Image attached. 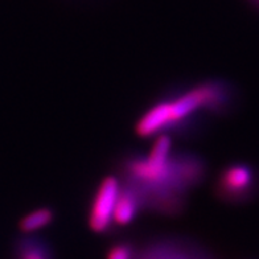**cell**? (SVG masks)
Instances as JSON below:
<instances>
[{
    "instance_id": "obj_1",
    "label": "cell",
    "mask_w": 259,
    "mask_h": 259,
    "mask_svg": "<svg viewBox=\"0 0 259 259\" xmlns=\"http://www.w3.org/2000/svg\"><path fill=\"white\" fill-rule=\"evenodd\" d=\"M204 170L197 157L175 156L172 138L160 134L148 155L127 161V185L138 192L143 205L172 211L180 208L185 192L201 180Z\"/></svg>"
},
{
    "instance_id": "obj_2",
    "label": "cell",
    "mask_w": 259,
    "mask_h": 259,
    "mask_svg": "<svg viewBox=\"0 0 259 259\" xmlns=\"http://www.w3.org/2000/svg\"><path fill=\"white\" fill-rule=\"evenodd\" d=\"M230 92L222 82H205L172 98L163 99L142 114L135 131L142 138L157 137L178 128L200 111H220L228 105Z\"/></svg>"
},
{
    "instance_id": "obj_3",
    "label": "cell",
    "mask_w": 259,
    "mask_h": 259,
    "mask_svg": "<svg viewBox=\"0 0 259 259\" xmlns=\"http://www.w3.org/2000/svg\"><path fill=\"white\" fill-rule=\"evenodd\" d=\"M122 184L116 176H106L97 188L89 209L88 224L94 233H105L113 224L116 201L119 197Z\"/></svg>"
},
{
    "instance_id": "obj_4",
    "label": "cell",
    "mask_w": 259,
    "mask_h": 259,
    "mask_svg": "<svg viewBox=\"0 0 259 259\" xmlns=\"http://www.w3.org/2000/svg\"><path fill=\"white\" fill-rule=\"evenodd\" d=\"M255 172L246 164H233L225 168L219 179L217 191L224 200H239L252 191Z\"/></svg>"
},
{
    "instance_id": "obj_5",
    "label": "cell",
    "mask_w": 259,
    "mask_h": 259,
    "mask_svg": "<svg viewBox=\"0 0 259 259\" xmlns=\"http://www.w3.org/2000/svg\"><path fill=\"white\" fill-rule=\"evenodd\" d=\"M142 205H143V201L138 192L134 191L128 185H122L115 210H114L113 224L120 226L130 225L138 215Z\"/></svg>"
},
{
    "instance_id": "obj_6",
    "label": "cell",
    "mask_w": 259,
    "mask_h": 259,
    "mask_svg": "<svg viewBox=\"0 0 259 259\" xmlns=\"http://www.w3.org/2000/svg\"><path fill=\"white\" fill-rule=\"evenodd\" d=\"M55 220V211L49 208H38L28 213L19 222V228L23 233L31 234L49 226Z\"/></svg>"
},
{
    "instance_id": "obj_7",
    "label": "cell",
    "mask_w": 259,
    "mask_h": 259,
    "mask_svg": "<svg viewBox=\"0 0 259 259\" xmlns=\"http://www.w3.org/2000/svg\"><path fill=\"white\" fill-rule=\"evenodd\" d=\"M106 259H133V249L126 243L115 245L109 250Z\"/></svg>"
},
{
    "instance_id": "obj_8",
    "label": "cell",
    "mask_w": 259,
    "mask_h": 259,
    "mask_svg": "<svg viewBox=\"0 0 259 259\" xmlns=\"http://www.w3.org/2000/svg\"><path fill=\"white\" fill-rule=\"evenodd\" d=\"M20 259H48V256L41 246L27 245L23 247Z\"/></svg>"
}]
</instances>
